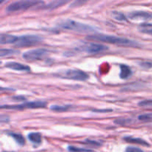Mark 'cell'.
<instances>
[{
	"label": "cell",
	"instance_id": "cell-1",
	"mask_svg": "<svg viewBox=\"0 0 152 152\" xmlns=\"http://www.w3.org/2000/svg\"><path fill=\"white\" fill-rule=\"evenodd\" d=\"M88 39L95 40V41L105 42L111 43V44L117 45L122 46H129V47H137L139 45L137 42L133 40L129 39L123 37H116V36L105 35V34H95V35L88 36Z\"/></svg>",
	"mask_w": 152,
	"mask_h": 152
},
{
	"label": "cell",
	"instance_id": "cell-2",
	"mask_svg": "<svg viewBox=\"0 0 152 152\" xmlns=\"http://www.w3.org/2000/svg\"><path fill=\"white\" fill-rule=\"evenodd\" d=\"M58 25L59 27L65 29L71 30V31H77L79 33H93L95 30L93 27L90 26L86 24L81 23L72 19H62L58 22Z\"/></svg>",
	"mask_w": 152,
	"mask_h": 152
},
{
	"label": "cell",
	"instance_id": "cell-3",
	"mask_svg": "<svg viewBox=\"0 0 152 152\" xmlns=\"http://www.w3.org/2000/svg\"><path fill=\"white\" fill-rule=\"evenodd\" d=\"M43 3L41 1H31V0H27V1H17L12 2L6 7L5 10L8 13L12 12L20 11V10H25L27 9L30 8L31 7L37 5L38 4Z\"/></svg>",
	"mask_w": 152,
	"mask_h": 152
},
{
	"label": "cell",
	"instance_id": "cell-4",
	"mask_svg": "<svg viewBox=\"0 0 152 152\" xmlns=\"http://www.w3.org/2000/svg\"><path fill=\"white\" fill-rule=\"evenodd\" d=\"M57 76L62 77V78L78 80V81H86L89 77L87 73L84 72L81 70L76 69L65 70V71H62V72H59Z\"/></svg>",
	"mask_w": 152,
	"mask_h": 152
},
{
	"label": "cell",
	"instance_id": "cell-5",
	"mask_svg": "<svg viewBox=\"0 0 152 152\" xmlns=\"http://www.w3.org/2000/svg\"><path fill=\"white\" fill-rule=\"evenodd\" d=\"M47 105V102L45 101H32V102H26L20 105H1L2 109H34V108H45Z\"/></svg>",
	"mask_w": 152,
	"mask_h": 152
},
{
	"label": "cell",
	"instance_id": "cell-6",
	"mask_svg": "<svg viewBox=\"0 0 152 152\" xmlns=\"http://www.w3.org/2000/svg\"><path fill=\"white\" fill-rule=\"evenodd\" d=\"M42 40V39L37 35H24L18 37L17 40L14 45L18 47L32 46L34 45L39 44Z\"/></svg>",
	"mask_w": 152,
	"mask_h": 152
},
{
	"label": "cell",
	"instance_id": "cell-7",
	"mask_svg": "<svg viewBox=\"0 0 152 152\" xmlns=\"http://www.w3.org/2000/svg\"><path fill=\"white\" fill-rule=\"evenodd\" d=\"M47 54L48 51L45 49H33V50H29L28 51L25 52L22 55V57L28 61L39 60V59H43Z\"/></svg>",
	"mask_w": 152,
	"mask_h": 152
},
{
	"label": "cell",
	"instance_id": "cell-8",
	"mask_svg": "<svg viewBox=\"0 0 152 152\" xmlns=\"http://www.w3.org/2000/svg\"><path fill=\"white\" fill-rule=\"evenodd\" d=\"M81 49L83 51L87 52L88 53H99L106 51L108 48L99 43L86 42L82 45Z\"/></svg>",
	"mask_w": 152,
	"mask_h": 152
},
{
	"label": "cell",
	"instance_id": "cell-9",
	"mask_svg": "<svg viewBox=\"0 0 152 152\" xmlns=\"http://www.w3.org/2000/svg\"><path fill=\"white\" fill-rule=\"evenodd\" d=\"M129 17L132 20L148 21L152 19V14L146 11H134L129 13Z\"/></svg>",
	"mask_w": 152,
	"mask_h": 152
},
{
	"label": "cell",
	"instance_id": "cell-10",
	"mask_svg": "<svg viewBox=\"0 0 152 152\" xmlns=\"http://www.w3.org/2000/svg\"><path fill=\"white\" fill-rule=\"evenodd\" d=\"M5 68L19 71H29L31 70L29 66L16 62H8L4 64Z\"/></svg>",
	"mask_w": 152,
	"mask_h": 152
},
{
	"label": "cell",
	"instance_id": "cell-11",
	"mask_svg": "<svg viewBox=\"0 0 152 152\" xmlns=\"http://www.w3.org/2000/svg\"><path fill=\"white\" fill-rule=\"evenodd\" d=\"M18 37L11 34H1L0 36V43L1 45L4 44H15L17 40Z\"/></svg>",
	"mask_w": 152,
	"mask_h": 152
},
{
	"label": "cell",
	"instance_id": "cell-12",
	"mask_svg": "<svg viewBox=\"0 0 152 152\" xmlns=\"http://www.w3.org/2000/svg\"><path fill=\"white\" fill-rule=\"evenodd\" d=\"M132 71L130 67H129L126 65H120V78L123 80H126V79L129 78L132 76Z\"/></svg>",
	"mask_w": 152,
	"mask_h": 152
},
{
	"label": "cell",
	"instance_id": "cell-13",
	"mask_svg": "<svg viewBox=\"0 0 152 152\" xmlns=\"http://www.w3.org/2000/svg\"><path fill=\"white\" fill-rule=\"evenodd\" d=\"M124 140L126 141H127V142H132V143L139 144V145H143V146H146V147L150 146V144L148 143L147 141L141 139V138H135V137H126L124 138Z\"/></svg>",
	"mask_w": 152,
	"mask_h": 152
},
{
	"label": "cell",
	"instance_id": "cell-14",
	"mask_svg": "<svg viewBox=\"0 0 152 152\" xmlns=\"http://www.w3.org/2000/svg\"><path fill=\"white\" fill-rule=\"evenodd\" d=\"M138 30L140 32L143 34L152 35V24L151 23H142L138 26Z\"/></svg>",
	"mask_w": 152,
	"mask_h": 152
},
{
	"label": "cell",
	"instance_id": "cell-15",
	"mask_svg": "<svg viewBox=\"0 0 152 152\" xmlns=\"http://www.w3.org/2000/svg\"><path fill=\"white\" fill-rule=\"evenodd\" d=\"M28 138L33 143L39 144L42 142V136L39 133L37 132H31L28 135Z\"/></svg>",
	"mask_w": 152,
	"mask_h": 152
},
{
	"label": "cell",
	"instance_id": "cell-16",
	"mask_svg": "<svg viewBox=\"0 0 152 152\" xmlns=\"http://www.w3.org/2000/svg\"><path fill=\"white\" fill-rule=\"evenodd\" d=\"M8 134L10 135V137H12L16 140V142H17L19 145H25V140L22 134L18 133H14V132H10V133H8Z\"/></svg>",
	"mask_w": 152,
	"mask_h": 152
},
{
	"label": "cell",
	"instance_id": "cell-17",
	"mask_svg": "<svg viewBox=\"0 0 152 152\" xmlns=\"http://www.w3.org/2000/svg\"><path fill=\"white\" fill-rule=\"evenodd\" d=\"M67 1H51V2L48 3V4H46L45 7H43L42 8L45 9H54L56 7H59V6L62 5V4H65Z\"/></svg>",
	"mask_w": 152,
	"mask_h": 152
},
{
	"label": "cell",
	"instance_id": "cell-18",
	"mask_svg": "<svg viewBox=\"0 0 152 152\" xmlns=\"http://www.w3.org/2000/svg\"><path fill=\"white\" fill-rule=\"evenodd\" d=\"M18 53H19L18 50H13V49L1 48L0 50V56L1 57H4V56H9L13 54H16Z\"/></svg>",
	"mask_w": 152,
	"mask_h": 152
},
{
	"label": "cell",
	"instance_id": "cell-19",
	"mask_svg": "<svg viewBox=\"0 0 152 152\" xmlns=\"http://www.w3.org/2000/svg\"><path fill=\"white\" fill-rule=\"evenodd\" d=\"M111 16L115 20L119 21V22H125L126 21V17L123 13L118 11H112Z\"/></svg>",
	"mask_w": 152,
	"mask_h": 152
},
{
	"label": "cell",
	"instance_id": "cell-20",
	"mask_svg": "<svg viewBox=\"0 0 152 152\" xmlns=\"http://www.w3.org/2000/svg\"><path fill=\"white\" fill-rule=\"evenodd\" d=\"M70 108H71L70 105H52L50 107V109L56 112H64V111H68Z\"/></svg>",
	"mask_w": 152,
	"mask_h": 152
},
{
	"label": "cell",
	"instance_id": "cell-21",
	"mask_svg": "<svg viewBox=\"0 0 152 152\" xmlns=\"http://www.w3.org/2000/svg\"><path fill=\"white\" fill-rule=\"evenodd\" d=\"M68 150L71 152H94L93 150L87 149V148H78V147L73 146V145H69L68 147Z\"/></svg>",
	"mask_w": 152,
	"mask_h": 152
},
{
	"label": "cell",
	"instance_id": "cell-22",
	"mask_svg": "<svg viewBox=\"0 0 152 152\" xmlns=\"http://www.w3.org/2000/svg\"><path fill=\"white\" fill-rule=\"evenodd\" d=\"M140 120L143 122H148V121H151L152 120V114H142V115H140L138 117Z\"/></svg>",
	"mask_w": 152,
	"mask_h": 152
},
{
	"label": "cell",
	"instance_id": "cell-23",
	"mask_svg": "<svg viewBox=\"0 0 152 152\" xmlns=\"http://www.w3.org/2000/svg\"><path fill=\"white\" fill-rule=\"evenodd\" d=\"M140 65L145 69H150V68H152V61H143V62H141Z\"/></svg>",
	"mask_w": 152,
	"mask_h": 152
},
{
	"label": "cell",
	"instance_id": "cell-24",
	"mask_svg": "<svg viewBox=\"0 0 152 152\" xmlns=\"http://www.w3.org/2000/svg\"><path fill=\"white\" fill-rule=\"evenodd\" d=\"M126 152H143L142 149L139 148H137V147H132V146H129L126 148Z\"/></svg>",
	"mask_w": 152,
	"mask_h": 152
},
{
	"label": "cell",
	"instance_id": "cell-25",
	"mask_svg": "<svg viewBox=\"0 0 152 152\" xmlns=\"http://www.w3.org/2000/svg\"><path fill=\"white\" fill-rule=\"evenodd\" d=\"M140 106L142 107H148L152 106V100H144L139 102Z\"/></svg>",
	"mask_w": 152,
	"mask_h": 152
},
{
	"label": "cell",
	"instance_id": "cell-26",
	"mask_svg": "<svg viewBox=\"0 0 152 152\" xmlns=\"http://www.w3.org/2000/svg\"><path fill=\"white\" fill-rule=\"evenodd\" d=\"M86 142H87L88 144L95 145V146H99V145H100V143L98 142H96V141H92V140H87Z\"/></svg>",
	"mask_w": 152,
	"mask_h": 152
},
{
	"label": "cell",
	"instance_id": "cell-27",
	"mask_svg": "<svg viewBox=\"0 0 152 152\" xmlns=\"http://www.w3.org/2000/svg\"><path fill=\"white\" fill-rule=\"evenodd\" d=\"M13 99H15L16 101H23V100H25L26 98L24 97V96H14V97H13Z\"/></svg>",
	"mask_w": 152,
	"mask_h": 152
},
{
	"label": "cell",
	"instance_id": "cell-28",
	"mask_svg": "<svg viewBox=\"0 0 152 152\" xmlns=\"http://www.w3.org/2000/svg\"><path fill=\"white\" fill-rule=\"evenodd\" d=\"M4 152H8V151H4Z\"/></svg>",
	"mask_w": 152,
	"mask_h": 152
}]
</instances>
